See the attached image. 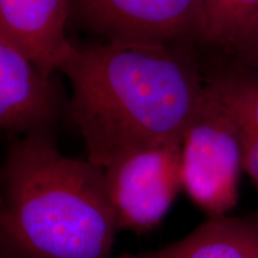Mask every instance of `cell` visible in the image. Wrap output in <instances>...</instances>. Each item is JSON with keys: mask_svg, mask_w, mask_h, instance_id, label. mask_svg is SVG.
<instances>
[{"mask_svg": "<svg viewBox=\"0 0 258 258\" xmlns=\"http://www.w3.org/2000/svg\"><path fill=\"white\" fill-rule=\"evenodd\" d=\"M120 231L104 170L50 133L19 138L2 167L0 257L110 258Z\"/></svg>", "mask_w": 258, "mask_h": 258, "instance_id": "7a4b0ae2", "label": "cell"}, {"mask_svg": "<svg viewBox=\"0 0 258 258\" xmlns=\"http://www.w3.org/2000/svg\"><path fill=\"white\" fill-rule=\"evenodd\" d=\"M234 62L258 72V23L239 53L234 56Z\"/></svg>", "mask_w": 258, "mask_h": 258, "instance_id": "8fae6325", "label": "cell"}, {"mask_svg": "<svg viewBox=\"0 0 258 258\" xmlns=\"http://www.w3.org/2000/svg\"><path fill=\"white\" fill-rule=\"evenodd\" d=\"M72 17L103 41L150 46L205 44V0H72Z\"/></svg>", "mask_w": 258, "mask_h": 258, "instance_id": "277c9868", "label": "cell"}, {"mask_svg": "<svg viewBox=\"0 0 258 258\" xmlns=\"http://www.w3.org/2000/svg\"><path fill=\"white\" fill-rule=\"evenodd\" d=\"M180 140L134 148L103 167L120 231L146 233L166 217L183 190Z\"/></svg>", "mask_w": 258, "mask_h": 258, "instance_id": "5b68a950", "label": "cell"}, {"mask_svg": "<svg viewBox=\"0 0 258 258\" xmlns=\"http://www.w3.org/2000/svg\"><path fill=\"white\" fill-rule=\"evenodd\" d=\"M0 258H6V257H0Z\"/></svg>", "mask_w": 258, "mask_h": 258, "instance_id": "7c38bea8", "label": "cell"}, {"mask_svg": "<svg viewBox=\"0 0 258 258\" xmlns=\"http://www.w3.org/2000/svg\"><path fill=\"white\" fill-rule=\"evenodd\" d=\"M59 72L72 85L71 120L102 169L147 145L180 140L206 74L192 47L77 43Z\"/></svg>", "mask_w": 258, "mask_h": 258, "instance_id": "6da1fadb", "label": "cell"}, {"mask_svg": "<svg viewBox=\"0 0 258 258\" xmlns=\"http://www.w3.org/2000/svg\"><path fill=\"white\" fill-rule=\"evenodd\" d=\"M72 0H0V32L48 74L60 71L72 53Z\"/></svg>", "mask_w": 258, "mask_h": 258, "instance_id": "52a82bcc", "label": "cell"}, {"mask_svg": "<svg viewBox=\"0 0 258 258\" xmlns=\"http://www.w3.org/2000/svg\"><path fill=\"white\" fill-rule=\"evenodd\" d=\"M180 148L183 190L208 217L227 215L238 203L244 143L233 112L207 80Z\"/></svg>", "mask_w": 258, "mask_h": 258, "instance_id": "3957f363", "label": "cell"}, {"mask_svg": "<svg viewBox=\"0 0 258 258\" xmlns=\"http://www.w3.org/2000/svg\"><path fill=\"white\" fill-rule=\"evenodd\" d=\"M206 80L239 124L244 143V172L258 194V72L233 61L206 74Z\"/></svg>", "mask_w": 258, "mask_h": 258, "instance_id": "9c48e42d", "label": "cell"}, {"mask_svg": "<svg viewBox=\"0 0 258 258\" xmlns=\"http://www.w3.org/2000/svg\"><path fill=\"white\" fill-rule=\"evenodd\" d=\"M63 112L54 74L42 71L11 38L0 32V127L23 138L50 133Z\"/></svg>", "mask_w": 258, "mask_h": 258, "instance_id": "8992f818", "label": "cell"}, {"mask_svg": "<svg viewBox=\"0 0 258 258\" xmlns=\"http://www.w3.org/2000/svg\"><path fill=\"white\" fill-rule=\"evenodd\" d=\"M205 44L235 56L258 23V0H205Z\"/></svg>", "mask_w": 258, "mask_h": 258, "instance_id": "30bf717a", "label": "cell"}, {"mask_svg": "<svg viewBox=\"0 0 258 258\" xmlns=\"http://www.w3.org/2000/svg\"><path fill=\"white\" fill-rule=\"evenodd\" d=\"M117 258H258V213L208 217L192 232L160 249L124 252Z\"/></svg>", "mask_w": 258, "mask_h": 258, "instance_id": "ba28073f", "label": "cell"}]
</instances>
